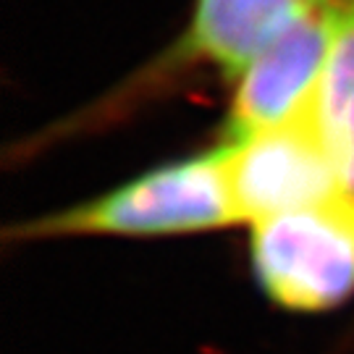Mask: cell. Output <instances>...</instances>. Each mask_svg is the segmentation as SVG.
<instances>
[{
	"label": "cell",
	"mask_w": 354,
	"mask_h": 354,
	"mask_svg": "<svg viewBox=\"0 0 354 354\" xmlns=\"http://www.w3.org/2000/svg\"><path fill=\"white\" fill-rule=\"evenodd\" d=\"M252 266L276 304L323 313L354 291V197L270 215L252 223Z\"/></svg>",
	"instance_id": "3957f363"
},
{
	"label": "cell",
	"mask_w": 354,
	"mask_h": 354,
	"mask_svg": "<svg viewBox=\"0 0 354 354\" xmlns=\"http://www.w3.org/2000/svg\"><path fill=\"white\" fill-rule=\"evenodd\" d=\"M239 223L226 176V152L215 147L165 163L89 203L11 228L16 239L50 236H165Z\"/></svg>",
	"instance_id": "6da1fadb"
},
{
	"label": "cell",
	"mask_w": 354,
	"mask_h": 354,
	"mask_svg": "<svg viewBox=\"0 0 354 354\" xmlns=\"http://www.w3.org/2000/svg\"><path fill=\"white\" fill-rule=\"evenodd\" d=\"M328 8L333 37L310 115L336 160L344 187L354 197V0Z\"/></svg>",
	"instance_id": "8992f818"
},
{
	"label": "cell",
	"mask_w": 354,
	"mask_h": 354,
	"mask_svg": "<svg viewBox=\"0 0 354 354\" xmlns=\"http://www.w3.org/2000/svg\"><path fill=\"white\" fill-rule=\"evenodd\" d=\"M333 19L328 6H315L289 32L236 76L226 140L294 124L313 113L328 64Z\"/></svg>",
	"instance_id": "5b68a950"
},
{
	"label": "cell",
	"mask_w": 354,
	"mask_h": 354,
	"mask_svg": "<svg viewBox=\"0 0 354 354\" xmlns=\"http://www.w3.org/2000/svg\"><path fill=\"white\" fill-rule=\"evenodd\" d=\"M221 147L239 223L349 194L313 115L241 140H223Z\"/></svg>",
	"instance_id": "277c9868"
},
{
	"label": "cell",
	"mask_w": 354,
	"mask_h": 354,
	"mask_svg": "<svg viewBox=\"0 0 354 354\" xmlns=\"http://www.w3.org/2000/svg\"><path fill=\"white\" fill-rule=\"evenodd\" d=\"M313 8V0H194L189 24L176 42L74 124H100L108 113L124 115L131 105L165 92L197 68L236 79Z\"/></svg>",
	"instance_id": "7a4b0ae2"
},
{
	"label": "cell",
	"mask_w": 354,
	"mask_h": 354,
	"mask_svg": "<svg viewBox=\"0 0 354 354\" xmlns=\"http://www.w3.org/2000/svg\"><path fill=\"white\" fill-rule=\"evenodd\" d=\"M315 6H336V3H342V0H313Z\"/></svg>",
	"instance_id": "52a82bcc"
}]
</instances>
